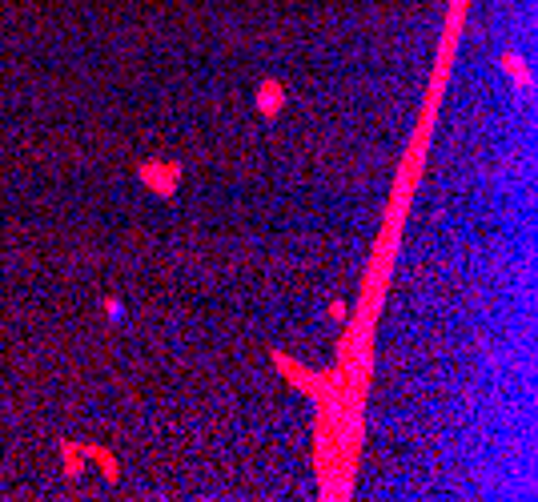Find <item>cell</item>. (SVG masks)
<instances>
[{
	"label": "cell",
	"instance_id": "2",
	"mask_svg": "<svg viewBox=\"0 0 538 502\" xmlns=\"http://www.w3.org/2000/svg\"><path fill=\"white\" fill-rule=\"evenodd\" d=\"M281 105H286V85L281 80H273V77H266L261 85H257V109H261V116H273L281 113Z\"/></svg>",
	"mask_w": 538,
	"mask_h": 502
},
{
	"label": "cell",
	"instance_id": "3",
	"mask_svg": "<svg viewBox=\"0 0 538 502\" xmlns=\"http://www.w3.org/2000/svg\"><path fill=\"white\" fill-rule=\"evenodd\" d=\"M498 64H502V73L514 80L519 89H530V69H526V60H522L519 53H502Z\"/></svg>",
	"mask_w": 538,
	"mask_h": 502
},
{
	"label": "cell",
	"instance_id": "6",
	"mask_svg": "<svg viewBox=\"0 0 538 502\" xmlns=\"http://www.w3.org/2000/svg\"><path fill=\"white\" fill-rule=\"evenodd\" d=\"M346 302H329V318H333V322H346Z\"/></svg>",
	"mask_w": 538,
	"mask_h": 502
},
{
	"label": "cell",
	"instance_id": "4",
	"mask_svg": "<svg viewBox=\"0 0 538 502\" xmlns=\"http://www.w3.org/2000/svg\"><path fill=\"white\" fill-rule=\"evenodd\" d=\"M60 458H64L69 478H80V470H85V462H80V446L77 442H60Z\"/></svg>",
	"mask_w": 538,
	"mask_h": 502
},
{
	"label": "cell",
	"instance_id": "5",
	"mask_svg": "<svg viewBox=\"0 0 538 502\" xmlns=\"http://www.w3.org/2000/svg\"><path fill=\"white\" fill-rule=\"evenodd\" d=\"M105 318H109V322H116V326H121V322H125V318H129V313H125V306H121V302H116V297H109V302H105Z\"/></svg>",
	"mask_w": 538,
	"mask_h": 502
},
{
	"label": "cell",
	"instance_id": "1",
	"mask_svg": "<svg viewBox=\"0 0 538 502\" xmlns=\"http://www.w3.org/2000/svg\"><path fill=\"white\" fill-rule=\"evenodd\" d=\"M137 177H141V185H149L153 193L161 197H173L177 193V181H181V165H173V161H145L141 169H137Z\"/></svg>",
	"mask_w": 538,
	"mask_h": 502
}]
</instances>
